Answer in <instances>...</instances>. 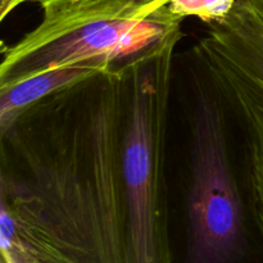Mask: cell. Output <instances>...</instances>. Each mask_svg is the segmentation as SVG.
I'll use <instances>...</instances> for the list:
<instances>
[{"label":"cell","instance_id":"obj_1","mask_svg":"<svg viewBox=\"0 0 263 263\" xmlns=\"http://www.w3.org/2000/svg\"><path fill=\"white\" fill-rule=\"evenodd\" d=\"M131 59L46 95L0 131L3 263H128Z\"/></svg>","mask_w":263,"mask_h":263},{"label":"cell","instance_id":"obj_2","mask_svg":"<svg viewBox=\"0 0 263 263\" xmlns=\"http://www.w3.org/2000/svg\"><path fill=\"white\" fill-rule=\"evenodd\" d=\"M43 20L12 45L3 43L0 86L55 68L117 64L143 53L181 21L157 0H46Z\"/></svg>","mask_w":263,"mask_h":263},{"label":"cell","instance_id":"obj_3","mask_svg":"<svg viewBox=\"0 0 263 263\" xmlns=\"http://www.w3.org/2000/svg\"><path fill=\"white\" fill-rule=\"evenodd\" d=\"M176 31L131 59L122 145L127 198L128 263L172 262L166 144Z\"/></svg>","mask_w":263,"mask_h":263},{"label":"cell","instance_id":"obj_4","mask_svg":"<svg viewBox=\"0 0 263 263\" xmlns=\"http://www.w3.org/2000/svg\"><path fill=\"white\" fill-rule=\"evenodd\" d=\"M198 39V68L248 144L249 205L263 244V0H236L233 10Z\"/></svg>","mask_w":263,"mask_h":263},{"label":"cell","instance_id":"obj_5","mask_svg":"<svg viewBox=\"0 0 263 263\" xmlns=\"http://www.w3.org/2000/svg\"><path fill=\"white\" fill-rule=\"evenodd\" d=\"M187 192V263H230L248 252L243 200L230 166L223 107L195 77Z\"/></svg>","mask_w":263,"mask_h":263},{"label":"cell","instance_id":"obj_6","mask_svg":"<svg viewBox=\"0 0 263 263\" xmlns=\"http://www.w3.org/2000/svg\"><path fill=\"white\" fill-rule=\"evenodd\" d=\"M113 64H81L55 68L25 77L8 86H0V131L7 128L28 105L69 85L86 80Z\"/></svg>","mask_w":263,"mask_h":263},{"label":"cell","instance_id":"obj_7","mask_svg":"<svg viewBox=\"0 0 263 263\" xmlns=\"http://www.w3.org/2000/svg\"><path fill=\"white\" fill-rule=\"evenodd\" d=\"M176 20L195 17L202 22H220L233 10L236 0H158Z\"/></svg>","mask_w":263,"mask_h":263},{"label":"cell","instance_id":"obj_8","mask_svg":"<svg viewBox=\"0 0 263 263\" xmlns=\"http://www.w3.org/2000/svg\"><path fill=\"white\" fill-rule=\"evenodd\" d=\"M25 3H33V0H0V21H4L12 12Z\"/></svg>","mask_w":263,"mask_h":263},{"label":"cell","instance_id":"obj_9","mask_svg":"<svg viewBox=\"0 0 263 263\" xmlns=\"http://www.w3.org/2000/svg\"><path fill=\"white\" fill-rule=\"evenodd\" d=\"M44 2H46V0H33V3H39V4H43Z\"/></svg>","mask_w":263,"mask_h":263}]
</instances>
